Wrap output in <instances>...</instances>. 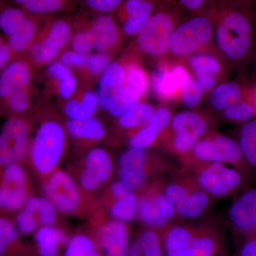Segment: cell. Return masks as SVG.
<instances>
[{"label": "cell", "instance_id": "obj_14", "mask_svg": "<svg viewBox=\"0 0 256 256\" xmlns=\"http://www.w3.org/2000/svg\"><path fill=\"white\" fill-rule=\"evenodd\" d=\"M114 165L108 152L102 148L90 150L86 154L80 176L79 184L87 192L97 191L110 180Z\"/></svg>", "mask_w": 256, "mask_h": 256}, {"label": "cell", "instance_id": "obj_8", "mask_svg": "<svg viewBox=\"0 0 256 256\" xmlns=\"http://www.w3.org/2000/svg\"><path fill=\"white\" fill-rule=\"evenodd\" d=\"M165 196L174 206L176 215L184 220H196L210 206V196L198 188L191 176L160 182Z\"/></svg>", "mask_w": 256, "mask_h": 256}, {"label": "cell", "instance_id": "obj_54", "mask_svg": "<svg viewBox=\"0 0 256 256\" xmlns=\"http://www.w3.org/2000/svg\"><path fill=\"white\" fill-rule=\"evenodd\" d=\"M12 60V54L6 42L0 35V72Z\"/></svg>", "mask_w": 256, "mask_h": 256}, {"label": "cell", "instance_id": "obj_34", "mask_svg": "<svg viewBox=\"0 0 256 256\" xmlns=\"http://www.w3.org/2000/svg\"><path fill=\"white\" fill-rule=\"evenodd\" d=\"M28 14L14 4H4L0 0V32L4 36H11L28 16Z\"/></svg>", "mask_w": 256, "mask_h": 256}, {"label": "cell", "instance_id": "obj_17", "mask_svg": "<svg viewBox=\"0 0 256 256\" xmlns=\"http://www.w3.org/2000/svg\"><path fill=\"white\" fill-rule=\"evenodd\" d=\"M192 77L188 69L181 64L162 66L152 76V88L160 99L172 100L180 96L182 88Z\"/></svg>", "mask_w": 256, "mask_h": 256}, {"label": "cell", "instance_id": "obj_46", "mask_svg": "<svg viewBox=\"0 0 256 256\" xmlns=\"http://www.w3.org/2000/svg\"><path fill=\"white\" fill-rule=\"evenodd\" d=\"M111 55L106 52H96L89 55L86 70L92 76L101 75L111 63Z\"/></svg>", "mask_w": 256, "mask_h": 256}, {"label": "cell", "instance_id": "obj_31", "mask_svg": "<svg viewBox=\"0 0 256 256\" xmlns=\"http://www.w3.org/2000/svg\"><path fill=\"white\" fill-rule=\"evenodd\" d=\"M156 110L154 106L151 104L138 102L118 118V126L128 130H138L151 118Z\"/></svg>", "mask_w": 256, "mask_h": 256}, {"label": "cell", "instance_id": "obj_25", "mask_svg": "<svg viewBox=\"0 0 256 256\" xmlns=\"http://www.w3.org/2000/svg\"><path fill=\"white\" fill-rule=\"evenodd\" d=\"M65 128L69 136L79 140L98 142L104 139L106 134L105 124L95 117L82 120H68Z\"/></svg>", "mask_w": 256, "mask_h": 256}, {"label": "cell", "instance_id": "obj_48", "mask_svg": "<svg viewBox=\"0 0 256 256\" xmlns=\"http://www.w3.org/2000/svg\"><path fill=\"white\" fill-rule=\"evenodd\" d=\"M16 224L20 233L28 235L36 232L40 223L34 214L22 208L16 216Z\"/></svg>", "mask_w": 256, "mask_h": 256}, {"label": "cell", "instance_id": "obj_57", "mask_svg": "<svg viewBox=\"0 0 256 256\" xmlns=\"http://www.w3.org/2000/svg\"><path fill=\"white\" fill-rule=\"evenodd\" d=\"M210 6L215 9L218 3V0H205Z\"/></svg>", "mask_w": 256, "mask_h": 256}, {"label": "cell", "instance_id": "obj_55", "mask_svg": "<svg viewBox=\"0 0 256 256\" xmlns=\"http://www.w3.org/2000/svg\"><path fill=\"white\" fill-rule=\"evenodd\" d=\"M131 191L128 190L124 184L121 182L120 180L114 182L111 184L110 188V196L112 197V200H116V198H121V197L126 196Z\"/></svg>", "mask_w": 256, "mask_h": 256}, {"label": "cell", "instance_id": "obj_22", "mask_svg": "<svg viewBox=\"0 0 256 256\" xmlns=\"http://www.w3.org/2000/svg\"><path fill=\"white\" fill-rule=\"evenodd\" d=\"M126 87V67L118 62H111L100 75L98 88L99 106L106 110L111 100Z\"/></svg>", "mask_w": 256, "mask_h": 256}, {"label": "cell", "instance_id": "obj_29", "mask_svg": "<svg viewBox=\"0 0 256 256\" xmlns=\"http://www.w3.org/2000/svg\"><path fill=\"white\" fill-rule=\"evenodd\" d=\"M47 72L58 86V94L65 100L72 98L78 88V80L72 68L60 62H53L48 64Z\"/></svg>", "mask_w": 256, "mask_h": 256}, {"label": "cell", "instance_id": "obj_10", "mask_svg": "<svg viewBox=\"0 0 256 256\" xmlns=\"http://www.w3.org/2000/svg\"><path fill=\"white\" fill-rule=\"evenodd\" d=\"M72 36V26L68 20L62 18L52 20L44 30L41 38L34 40L28 48L32 62L40 66L54 62Z\"/></svg>", "mask_w": 256, "mask_h": 256}, {"label": "cell", "instance_id": "obj_41", "mask_svg": "<svg viewBox=\"0 0 256 256\" xmlns=\"http://www.w3.org/2000/svg\"><path fill=\"white\" fill-rule=\"evenodd\" d=\"M140 99L137 95L126 86L118 96L110 101L106 110L111 116L118 118L130 107L140 102Z\"/></svg>", "mask_w": 256, "mask_h": 256}, {"label": "cell", "instance_id": "obj_21", "mask_svg": "<svg viewBox=\"0 0 256 256\" xmlns=\"http://www.w3.org/2000/svg\"><path fill=\"white\" fill-rule=\"evenodd\" d=\"M89 31L94 42V50L109 53L118 45L120 30L110 14H100L92 20Z\"/></svg>", "mask_w": 256, "mask_h": 256}, {"label": "cell", "instance_id": "obj_36", "mask_svg": "<svg viewBox=\"0 0 256 256\" xmlns=\"http://www.w3.org/2000/svg\"><path fill=\"white\" fill-rule=\"evenodd\" d=\"M188 64L193 74H207L218 77L224 72L223 60L210 54L198 52L190 56Z\"/></svg>", "mask_w": 256, "mask_h": 256}, {"label": "cell", "instance_id": "obj_12", "mask_svg": "<svg viewBox=\"0 0 256 256\" xmlns=\"http://www.w3.org/2000/svg\"><path fill=\"white\" fill-rule=\"evenodd\" d=\"M30 129L28 121L10 118L0 130V166L20 162L28 154Z\"/></svg>", "mask_w": 256, "mask_h": 256}, {"label": "cell", "instance_id": "obj_16", "mask_svg": "<svg viewBox=\"0 0 256 256\" xmlns=\"http://www.w3.org/2000/svg\"><path fill=\"white\" fill-rule=\"evenodd\" d=\"M32 80L30 64L22 60H12L0 72V100L5 102L14 96L30 92Z\"/></svg>", "mask_w": 256, "mask_h": 256}, {"label": "cell", "instance_id": "obj_52", "mask_svg": "<svg viewBox=\"0 0 256 256\" xmlns=\"http://www.w3.org/2000/svg\"><path fill=\"white\" fill-rule=\"evenodd\" d=\"M182 8L194 14L214 11L205 0H173Z\"/></svg>", "mask_w": 256, "mask_h": 256}, {"label": "cell", "instance_id": "obj_6", "mask_svg": "<svg viewBox=\"0 0 256 256\" xmlns=\"http://www.w3.org/2000/svg\"><path fill=\"white\" fill-rule=\"evenodd\" d=\"M214 10L183 18L170 36V53L176 58H184L208 46L214 36Z\"/></svg>", "mask_w": 256, "mask_h": 256}, {"label": "cell", "instance_id": "obj_18", "mask_svg": "<svg viewBox=\"0 0 256 256\" xmlns=\"http://www.w3.org/2000/svg\"><path fill=\"white\" fill-rule=\"evenodd\" d=\"M160 0H124L118 10L124 34L137 36L146 28Z\"/></svg>", "mask_w": 256, "mask_h": 256}, {"label": "cell", "instance_id": "obj_5", "mask_svg": "<svg viewBox=\"0 0 256 256\" xmlns=\"http://www.w3.org/2000/svg\"><path fill=\"white\" fill-rule=\"evenodd\" d=\"M183 160L188 165L208 162L229 165L242 172L250 180L255 173L244 159L237 141L220 133L201 138Z\"/></svg>", "mask_w": 256, "mask_h": 256}, {"label": "cell", "instance_id": "obj_47", "mask_svg": "<svg viewBox=\"0 0 256 256\" xmlns=\"http://www.w3.org/2000/svg\"><path fill=\"white\" fill-rule=\"evenodd\" d=\"M72 50L84 54H90L94 50V42L88 28L74 34L70 38Z\"/></svg>", "mask_w": 256, "mask_h": 256}, {"label": "cell", "instance_id": "obj_40", "mask_svg": "<svg viewBox=\"0 0 256 256\" xmlns=\"http://www.w3.org/2000/svg\"><path fill=\"white\" fill-rule=\"evenodd\" d=\"M64 0H30L21 6L28 14L46 15L60 11L64 8Z\"/></svg>", "mask_w": 256, "mask_h": 256}, {"label": "cell", "instance_id": "obj_28", "mask_svg": "<svg viewBox=\"0 0 256 256\" xmlns=\"http://www.w3.org/2000/svg\"><path fill=\"white\" fill-rule=\"evenodd\" d=\"M35 16L28 15L20 28L13 34L8 37L6 42L12 56L20 54L28 50L34 42L38 33V21Z\"/></svg>", "mask_w": 256, "mask_h": 256}, {"label": "cell", "instance_id": "obj_35", "mask_svg": "<svg viewBox=\"0 0 256 256\" xmlns=\"http://www.w3.org/2000/svg\"><path fill=\"white\" fill-rule=\"evenodd\" d=\"M138 196L136 192H130L126 196L112 200L109 207L112 220L128 223L137 218Z\"/></svg>", "mask_w": 256, "mask_h": 256}, {"label": "cell", "instance_id": "obj_59", "mask_svg": "<svg viewBox=\"0 0 256 256\" xmlns=\"http://www.w3.org/2000/svg\"><path fill=\"white\" fill-rule=\"evenodd\" d=\"M222 1V0H218V2Z\"/></svg>", "mask_w": 256, "mask_h": 256}, {"label": "cell", "instance_id": "obj_13", "mask_svg": "<svg viewBox=\"0 0 256 256\" xmlns=\"http://www.w3.org/2000/svg\"><path fill=\"white\" fill-rule=\"evenodd\" d=\"M44 190L45 196L54 204L60 213L74 214L82 206L80 188L64 170L57 169L48 175Z\"/></svg>", "mask_w": 256, "mask_h": 256}, {"label": "cell", "instance_id": "obj_51", "mask_svg": "<svg viewBox=\"0 0 256 256\" xmlns=\"http://www.w3.org/2000/svg\"><path fill=\"white\" fill-rule=\"evenodd\" d=\"M240 239L235 256H256V230Z\"/></svg>", "mask_w": 256, "mask_h": 256}, {"label": "cell", "instance_id": "obj_2", "mask_svg": "<svg viewBox=\"0 0 256 256\" xmlns=\"http://www.w3.org/2000/svg\"><path fill=\"white\" fill-rule=\"evenodd\" d=\"M159 232L165 256H228L223 232L212 224H170Z\"/></svg>", "mask_w": 256, "mask_h": 256}, {"label": "cell", "instance_id": "obj_45", "mask_svg": "<svg viewBox=\"0 0 256 256\" xmlns=\"http://www.w3.org/2000/svg\"><path fill=\"white\" fill-rule=\"evenodd\" d=\"M2 168L1 181L28 186V174L20 162L12 163Z\"/></svg>", "mask_w": 256, "mask_h": 256}, {"label": "cell", "instance_id": "obj_30", "mask_svg": "<svg viewBox=\"0 0 256 256\" xmlns=\"http://www.w3.org/2000/svg\"><path fill=\"white\" fill-rule=\"evenodd\" d=\"M35 238L41 256H58L60 246L66 242L63 232L53 226H41L35 232Z\"/></svg>", "mask_w": 256, "mask_h": 256}, {"label": "cell", "instance_id": "obj_11", "mask_svg": "<svg viewBox=\"0 0 256 256\" xmlns=\"http://www.w3.org/2000/svg\"><path fill=\"white\" fill-rule=\"evenodd\" d=\"M173 205L165 196L160 182L150 186L138 197L137 218L148 228L162 230L176 216Z\"/></svg>", "mask_w": 256, "mask_h": 256}, {"label": "cell", "instance_id": "obj_9", "mask_svg": "<svg viewBox=\"0 0 256 256\" xmlns=\"http://www.w3.org/2000/svg\"><path fill=\"white\" fill-rule=\"evenodd\" d=\"M161 168L160 160L153 159L148 150L130 146L118 160L119 180L133 192L144 188L152 173Z\"/></svg>", "mask_w": 256, "mask_h": 256}, {"label": "cell", "instance_id": "obj_20", "mask_svg": "<svg viewBox=\"0 0 256 256\" xmlns=\"http://www.w3.org/2000/svg\"><path fill=\"white\" fill-rule=\"evenodd\" d=\"M99 239L106 256H128L130 244L127 223L108 220L101 227Z\"/></svg>", "mask_w": 256, "mask_h": 256}, {"label": "cell", "instance_id": "obj_33", "mask_svg": "<svg viewBox=\"0 0 256 256\" xmlns=\"http://www.w3.org/2000/svg\"><path fill=\"white\" fill-rule=\"evenodd\" d=\"M28 197V186L0 182V210L12 212L22 210Z\"/></svg>", "mask_w": 256, "mask_h": 256}, {"label": "cell", "instance_id": "obj_58", "mask_svg": "<svg viewBox=\"0 0 256 256\" xmlns=\"http://www.w3.org/2000/svg\"><path fill=\"white\" fill-rule=\"evenodd\" d=\"M92 256H100V255H99L98 254V252H94V254H92Z\"/></svg>", "mask_w": 256, "mask_h": 256}, {"label": "cell", "instance_id": "obj_49", "mask_svg": "<svg viewBox=\"0 0 256 256\" xmlns=\"http://www.w3.org/2000/svg\"><path fill=\"white\" fill-rule=\"evenodd\" d=\"M124 0H84L90 10L101 14H108L119 9Z\"/></svg>", "mask_w": 256, "mask_h": 256}, {"label": "cell", "instance_id": "obj_42", "mask_svg": "<svg viewBox=\"0 0 256 256\" xmlns=\"http://www.w3.org/2000/svg\"><path fill=\"white\" fill-rule=\"evenodd\" d=\"M203 89L192 77L180 90V98L184 107L194 108L200 105L204 96Z\"/></svg>", "mask_w": 256, "mask_h": 256}, {"label": "cell", "instance_id": "obj_50", "mask_svg": "<svg viewBox=\"0 0 256 256\" xmlns=\"http://www.w3.org/2000/svg\"><path fill=\"white\" fill-rule=\"evenodd\" d=\"M89 55L78 53L74 50H66L60 54V60L69 68H85Z\"/></svg>", "mask_w": 256, "mask_h": 256}, {"label": "cell", "instance_id": "obj_60", "mask_svg": "<svg viewBox=\"0 0 256 256\" xmlns=\"http://www.w3.org/2000/svg\"><path fill=\"white\" fill-rule=\"evenodd\" d=\"M255 4H256V2H255Z\"/></svg>", "mask_w": 256, "mask_h": 256}, {"label": "cell", "instance_id": "obj_19", "mask_svg": "<svg viewBox=\"0 0 256 256\" xmlns=\"http://www.w3.org/2000/svg\"><path fill=\"white\" fill-rule=\"evenodd\" d=\"M172 114L169 108L160 107L144 126L137 130L130 139L131 148L148 150L151 148L160 136L170 127Z\"/></svg>", "mask_w": 256, "mask_h": 256}, {"label": "cell", "instance_id": "obj_27", "mask_svg": "<svg viewBox=\"0 0 256 256\" xmlns=\"http://www.w3.org/2000/svg\"><path fill=\"white\" fill-rule=\"evenodd\" d=\"M98 107L97 92L88 90L80 99H69L64 105V112L68 120H82L94 117Z\"/></svg>", "mask_w": 256, "mask_h": 256}, {"label": "cell", "instance_id": "obj_53", "mask_svg": "<svg viewBox=\"0 0 256 256\" xmlns=\"http://www.w3.org/2000/svg\"><path fill=\"white\" fill-rule=\"evenodd\" d=\"M194 78L202 87L204 92H210L217 85L218 76L207 74H194Z\"/></svg>", "mask_w": 256, "mask_h": 256}, {"label": "cell", "instance_id": "obj_39", "mask_svg": "<svg viewBox=\"0 0 256 256\" xmlns=\"http://www.w3.org/2000/svg\"><path fill=\"white\" fill-rule=\"evenodd\" d=\"M96 252L92 239L87 236L78 234L67 242L64 256H92Z\"/></svg>", "mask_w": 256, "mask_h": 256}, {"label": "cell", "instance_id": "obj_32", "mask_svg": "<svg viewBox=\"0 0 256 256\" xmlns=\"http://www.w3.org/2000/svg\"><path fill=\"white\" fill-rule=\"evenodd\" d=\"M248 164L256 172V117L240 124L236 140Z\"/></svg>", "mask_w": 256, "mask_h": 256}, {"label": "cell", "instance_id": "obj_15", "mask_svg": "<svg viewBox=\"0 0 256 256\" xmlns=\"http://www.w3.org/2000/svg\"><path fill=\"white\" fill-rule=\"evenodd\" d=\"M226 220L229 228L240 238L256 230V188L239 194L228 208Z\"/></svg>", "mask_w": 256, "mask_h": 256}, {"label": "cell", "instance_id": "obj_1", "mask_svg": "<svg viewBox=\"0 0 256 256\" xmlns=\"http://www.w3.org/2000/svg\"><path fill=\"white\" fill-rule=\"evenodd\" d=\"M254 0H222L214 10V41L228 68L240 70L252 64L256 38Z\"/></svg>", "mask_w": 256, "mask_h": 256}, {"label": "cell", "instance_id": "obj_24", "mask_svg": "<svg viewBox=\"0 0 256 256\" xmlns=\"http://www.w3.org/2000/svg\"><path fill=\"white\" fill-rule=\"evenodd\" d=\"M170 126L172 132L185 133L200 140L208 132L210 124L200 112L184 110L173 116Z\"/></svg>", "mask_w": 256, "mask_h": 256}, {"label": "cell", "instance_id": "obj_7", "mask_svg": "<svg viewBox=\"0 0 256 256\" xmlns=\"http://www.w3.org/2000/svg\"><path fill=\"white\" fill-rule=\"evenodd\" d=\"M194 166L193 178L198 188L210 196L224 198L242 193L248 188V180L242 172L218 162L200 163Z\"/></svg>", "mask_w": 256, "mask_h": 256}, {"label": "cell", "instance_id": "obj_37", "mask_svg": "<svg viewBox=\"0 0 256 256\" xmlns=\"http://www.w3.org/2000/svg\"><path fill=\"white\" fill-rule=\"evenodd\" d=\"M126 67V86L140 99L146 95L149 78L146 70L138 63L128 64Z\"/></svg>", "mask_w": 256, "mask_h": 256}, {"label": "cell", "instance_id": "obj_44", "mask_svg": "<svg viewBox=\"0 0 256 256\" xmlns=\"http://www.w3.org/2000/svg\"><path fill=\"white\" fill-rule=\"evenodd\" d=\"M58 210L46 196H38L35 215L41 226H53L58 218Z\"/></svg>", "mask_w": 256, "mask_h": 256}, {"label": "cell", "instance_id": "obj_26", "mask_svg": "<svg viewBox=\"0 0 256 256\" xmlns=\"http://www.w3.org/2000/svg\"><path fill=\"white\" fill-rule=\"evenodd\" d=\"M128 256H165L159 230L148 227L142 230L130 245Z\"/></svg>", "mask_w": 256, "mask_h": 256}, {"label": "cell", "instance_id": "obj_38", "mask_svg": "<svg viewBox=\"0 0 256 256\" xmlns=\"http://www.w3.org/2000/svg\"><path fill=\"white\" fill-rule=\"evenodd\" d=\"M224 118L229 122L242 124L256 117L252 102L246 97L224 110Z\"/></svg>", "mask_w": 256, "mask_h": 256}, {"label": "cell", "instance_id": "obj_61", "mask_svg": "<svg viewBox=\"0 0 256 256\" xmlns=\"http://www.w3.org/2000/svg\"><path fill=\"white\" fill-rule=\"evenodd\" d=\"M255 1H256V0H254V2H255Z\"/></svg>", "mask_w": 256, "mask_h": 256}, {"label": "cell", "instance_id": "obj_43", "mask_svg": "<svg viewBox=\"0 0 256 256\" xmlns=\"http://www.w3.org/2000/svg\"><path fill=\"white\" fill-rule=\"evenodd\" d=\"M18 240V232L11 220L0 217V256H4Z\"/></svg>", "mask_w": 256, "mask_h": 256}, {"label": "cell", "instance_id": "obj_3", "mask_svg": "<svg viewBox=\"0 0 256 256\" xmlns=\"http://www.w3.org/2000/svg\"><path fill=\"white\" fill-rule=\"evenodd\" d=\"M182 8L173 0H160L149 21L136 38L141 53L160 58L169 52L170 36L182 18Z\"/></svg>", "mask_w": 256, "mask_h": 256}, {"label": "cell", "instance_id": "obj_23", "mask_svg": "<svg viewBox=\"0 0 256 256\" xmlns=\"http://www.w3.org/2000/svg\"><path fill=\"white\" fill-rule=\"evenodd\" d=\"M245 98V88L242 82L227 80L217 84L210 90L208 100L214 109L223 112Z\"/></svg>", "mask_w": 256, "mask_h": 256}, {"label": "cell", "instance_id": "obj_4", "mask_svg": "<svg viewBox=\"0 0 256 256\" xmlns=\"http://www.w3.org/2000/svg\"><path fill=\"white\" fill-rule=\"evenodd\" d=\"M66 130L56 120L48 119L40 124L30 142L32 166L38 174L48 176L58 169L66 146Z\"/></svg>", "mask_w": 256, "mask_h": 256}, {"label": "cell", "instance_id": "obj_56", "mask_svg": "<svg viewBox=\"0 0 256 256\" xmlns=\"http://www.w3.org/2000/svg\"><path fill=\"white\" fill-rule=\"evenodd\" d=\"M248 99L250 100V102H252V106H254V109H255L256 116V84L255 86L254 87V88L252 89V97Z\"/></svg>", "mask_w": 256, "mask_h": 256}]
</instances>
